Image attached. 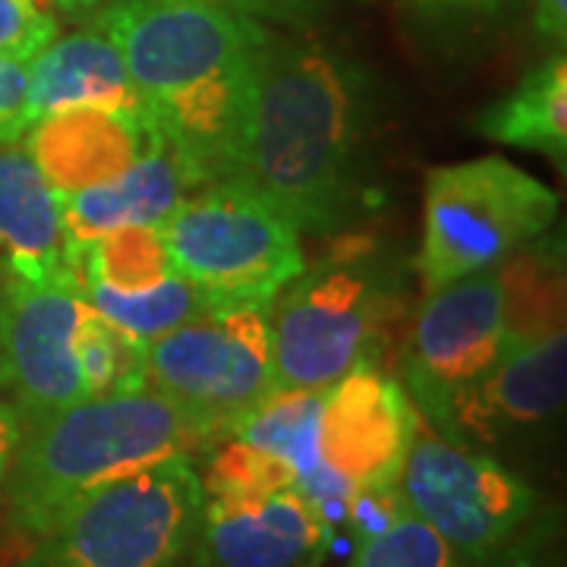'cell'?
<instances>
[{
  "label": "cell",
  "instance_id": "12",
  "mask_svg": "<svg viewBox=\"0 0 567 567\" xmlns=\"http://www.w3.org/2000/svg\"><path fill=\"white\" fill-rule=\"evenodd\" d=\"M420 413L379 365H357L322 391L319 461L353 492L398 488Z\"/></svg>",
  "mask_w": 567,
  "mask_h": 567
},
{
  "label": "cell",
  "instance_id": "28",
  "mask_svg": "<svg viewBox=\"0 0 567 567\" xmlns=\"http://www.w3.org/2000/svg\"><path fill=\"white\" fill-rule=\"evenodd\" d=\"M237 13L256 22H284V25H303L316 17L324 0H224Z\"/></svg>",
  "mask_w": 567,
  "mask_h": 567
},
{
  "label": "cell",
  "instance_id": "6",
  "mask_svg": "<svg viewBox=\"0 0 567 567\" xmlns=\"http://www.w3.org/2000/svg\"><path fill=\"white\" fill-rule=\"evenodd\" d=\"M271 306L275 388L324 391L357 365H379L398 303L379 259L350 246L303 268Z\"/></svg>",
  "mask_w": 567,
  "mask_h": 567
},
{
  "label": "cell",
  "instance_id": "4",
  "mask_svg": "<svg viewBox=\"0 0 567 567\" xmlns=\"http://www.w3.org/2000/svg\"><path fill=\"white\" fill-rule=\"evenodd\" d=\"M162 237L174 271L215 309H271L306 268L300 230L240 181L186 193L164 218Z\"/></svg>",
  "mask_w": 567,
  "mask_h": 567
},
{
  "label": "cell",
  "instance_id": "20",
  "mask_svg": "<svg viewBox=\"0 0 567 567\" xmlns=\"http://www.w3.org/2000/svg\"><path fill=\"white\" fill-rule=\"evenodd\" d=\"M319 413H322V391L275 388L234 425L230 435L284 461L297 473V486H300L309 473H316L322 466L319 461Z\"/></svg>",
  "mask_w": 567,
  "mask_h": 567
},
{
  "label": "cell",
  "instance_id": "7",
  "mask_svg": "<svg viewBox=\"0 0 567 567\" xmlns=\"http://www.w3.org/2000/svg\"><path fill=\"white\" fill-rule=\"evenodd\" d=\"M203 505L193 454L167 457L85 495L35 536L22 567H177Z\"/></svg>",
  "mask_w": 567,
  "mask_h": 567
},
{
  "label": "cell",
  "instance_id": "23",
  "mask_svg": "<svg viewBox=\"0 0 567 567\" xmlns=\"http://www.w3.org/2000/svg\"><path fill=\"white\" fill-rule=\"evenodd\" d=\"M73 357L80 365L85 398L145 388V344L102 319L89 303L73 334Z\"/></svg>",
  "mask_w": 567,
  "mask_h": 567
},
{
  "label": "cell",
  "instance_id": "21",
  "mask_svg": "<svg viewBox=\"0 0 567 567\" xmlns=\"http://www.w3.org/2000/svg\"><path fill=\"white\" fill-rule=\"evenodd\" d=\"M174 275L162 227L133 224L107 230L80 252V281L114 293H145Z\"/></svg>",
  "mask_w": 567,
  "mask_h": 567
},
{
  "label": "cell",
  "instance_id": "31",
  "mask_svg": "<svg viewBox=\"0 0 567 567\" xmlns=\"http://www.w3.org/2000/svg\"><path fill=\"white\" fill-rule=\"evenodd\" d=\"M423 7H445V10H492L498 0H416Z\"/></svg>",
  "mask_w": 567,
  "mask_h": 567
},
{
  "label": "cell",
  "instance_id": "9",
  "mask_svg": "<svg viewBox=\"0 0 567 567\" xmlns=\"http://www.w3.org/2000/svg\"><path fill=\"white\" fill-rule=\"evenodd\" d=\"M398 492L404 505L442 533L470 561H502L539 517V495L514 470L473 447L425 432L410 445Z\"/></svg>",
  "mask_w": 567,
  "mask_h": 567
},
{
  "label": "cell",
  "instance_id": "13",
  "mask_svg": "<svg viewBox=\"0 0 567 567\" xmlns=\"http://www.w3.org/2000/svg\"><path fill=\"white\" fill-rule=\"evenodd\" d=\"M567 394V334L551 328L533 341L507 344L498 363L454 391L429 420L461 447L498 442L561 413Z\"/></svg>",
  "mask_w": 567,
  "mask_h": 567
},
{
  "label": "cell",
  "instance_id": "1",
  "mask_svg": "<svg viewBox=\"0 0 567 567\" xmlns=\"http://www.w3.org/2000/svg\"><path fill=\"white\" fill-rule=\"evenodd\" d=\"M99 29L193 186L234 181L268 32L224 0H117Z\"/></svg>",
  "mask_w": 567,
  "mask_h": 567
},
{
  "label": "cell",
  "instance_id": "32",
  "mask_svg": "<svg viewBox=\"0 0 567 567\" xmlns=\"http://www.w3.org/2000/svg\"><path fill=\"white\" fill-rule=\"evenodd\" d=\"M51 3H54V10H61L66 17H85V13L99 10L104 0H51Z\"/></svg>",
  "mask_w": 567,
  "mask_h": 567
},
{
  "label": "cell",
  "instance_id": "25",
  "mask_svg": "<svg viewBox=\"0 0 567 567\" xmlns=\"http://www.w3.org/2000/svg\"><path fill=\"white\" fill-rule=\"evenodd\" d=\"M353 567H457V561L442 533L404 505L385 527L363 536Z\"/></svg>",
  "mask_w": 567,
  "mask_h": 567
},
{
  "label": "cell",
  "instance_id": "24",
  "mask_svg": "<svg viewBox=\"0 0 567 567\" xmlns=\"http://www.w3.org/2000/svg\"><path fill=\"white\" fill-rule=\"evenodd\" d=\"M208 451L212 457L199 473L205 498H249L297 488V473L290 466L237 435H227Z\"/></svg>",
  "mask_w": 567,
  "mask_h": 567
},
{
  "label": "cell",
  "instance_id": "8",
  "mask_svg": "<svg viewBox=\"0 0 567 567\" xmlns=\"http://www.w3.org/2000/svg\"><path fill=\"white\" fill-rule=\"evenodd\" d=\"M145 388L181 410L205 451L215 447L275 391L268 309H208L171 328L145 344Z\"/></svg>",
  "mask_w": 567,
  "mask_h": 567
},
{
  "label": "cell",
  "instance_id": "29",
  "mask_svg": "<svg viewBox=\"0 0 567 567\" xmlns=\"http://www.w3.org/2000/svg\"><path fill=\"white\" fill-rule=\"evenodd\" d=\"M22 416L17 406L10 401H0V502H3V492H7V480H10V470L17 461V451L22 442Z\"/></svg>",
  "mask_w": 567,
  "mask_h": 567
},
{
  "label": "cell",
  "instance_id": "17",
  "mask_svg": "<svg viewBox=\"0 0 567 567\" xmlns=\"http://www.w3.org/2000/svg\"><path fill=\"white\" fill-rule=\"evenodd\" d=\"M0 271L3 284L80 275L66 259L61 205L25 148H0Z\"/></svg>",
  "mask_w": 567,
  "mask_h": 567
},
{
  "label": "cell",
  "instance_id": "14",
  "mask_svg": "<svg viewBox=\"0 0 567 567\" xmlns=\"http://www.w3.org/2000/svg\"><path fill=\"white\" fill-rule=\"evenodd\" d=\"M328 527L300 488L205 498L189 548L196 567H316Z\"/></svg>",
  "mask_w": 567,
  "mask_h": 567
},
{
  "label": "cell",
  "instance_id": "22",
  "mask_svg": "<svg viewBox=\"0 0 567 567\" xmlns=\"http://www.w3.org/2000/svg\"><path fill=\"white\" fill-rule=\"evenodd\" d=\"M82 300L92 306L102 319L117 324L130 338H136L142 344H152L155 338L167 334L171 328L189 322L196 316H203L215 306L205 300L203 293L193 284L181 278L177 271L158 287L145 290V293H114L104 290L99 284H82Z\"/></svg>",
  "mask_w": 567,
  "mask_h": 567
},
{
  "label": "cell",
  "instance_id": "19",
  "mask_svg": "<svg viewBox=\"0 0 567 567\" xmlns=\"http://www.w3.org/2000/svg\"><path fill=\"white\" fill-rule=\"evenodd\" d=\"M473 133L511 148L539 152L558 167L567 162V63L551 54L533 66L507 95L488 102L473 117Z\"/></svg>",
  "mask_w": 567,
  "mask_h": 567
},
{
  "label": "cell",
  "instance_id": "18",
  "mask_svg": "<svg viewBox=\"0 0 567 567\" xmlns=\"http://www.w3.org/2000/svg\"><path fill=\"white\" fill-rule=\"evenodd\" d=\"M29 104L32 123L41 114L76 104H99L145 117L121 51L102 29L54 39L35 61H29Z\"/></svg>",
  "mask_w": 567,
  "mask_h": 567
},
{
  "label": "cell",
  "instance_id": "26",
  "mask_svg": "<svg viewBox=\"0 0 567 567\" xmlns=\"http://www.w3.org/2000/svg\"><path fill=\"white\" fill-rule=\"evenodd\" d=\"M58 39L51 0H0V58L29 63Z\"/></svg>",
  "mask_w": 567,
  "mask_h": 567
},
{
  "label": "cell",
  "instance_id": "11",
  "mask_svg": "<svg viewBox=\"0 0 567 567\" xmlns=\"http://www.w3.org/2000/svg\"><path fill=\"white\" fill-rule=\"evenodd\" d=\"M80 275L0 290V388L13 394L22 425L85 401L73 334L80 324Z\"/></svg>",
  "mask_w": 567,
  "mask_h": 567
},
{
  "label": "cell",
  "instance_id": "30",
  "mask_svg": "<svg viewBox=\"0 0 567 567\" xmlns=\"http://www.w3.org/2000/svg\"><path fill=\"white\" fill-rule=\"evenodd\" d=\"M533 25L543 44L561 51L567 39V0H533Z\"/></svg>",
  "mask_w": 567,
  "mask_h": 567
},
{
  "label": "cell",
  "instance_id": "15",
  "mask_svg": "<svg viewBox=\"0 0 567 567\" xmlns=\"http://www.w3.org/2000/svg\"><path fill=\"white\" fill-rule=\"evenodd\" d=\"M158 136L142 114L76 104L41 114L25 130V152L54 193H73L123 174Z\"/></svg>",
  "mask_w": 567,
  "mask_h": 567
},
{
  "label": "cell",
  "instance_id": "5",
  "mask_svg": "<svg viewBox=\"0 0 567 567\" xmlns=\"http://www.w3.org/2000/svg\"><path fill=\"white\" fill-rule=\"evenodd\" d=\"M558 218V196L524 167L486 155L425 174L423 240L416 278L423 293L476 275L536 244Z\"/></svg>",
  "mask_w": 567,
  "mask_h": 567
},
{
  "label": "cell",
  "instance_id": "3",
  "mask_svg": "<svg viewBox=\"0 0 567 567\" xmlns=\"http://www.w3.org/2000/svg\"><path fill=\"white\" fill-rule=\"evenodd\" d=\"M199 447L196 429L152 388L63 406L22 429L3 492L10 524L35 539L85 495Z\"/></svg>",
  "mask_w": 567,
  "mask_h": 567
},
{
  "label": "cell",
  "instance_id": "2",
  "mask_svg": "<svg viewBox=\"0 0 567 567\" xmlns=\"http://www.w3.org/2000/svg\"><path fill=\"white\" fill-rule=\"evenodd\" d=\"M369 117V82L357 63L319 41L268 35L234 181L297 230L331 234L360 205Z\"/></svg>",
  "mask_w": 567,
  "mask_h": 567
},
{
  "label": "cell",
  "instance_id": "16",
  "mask_svg": "<svg viewBox=\"0 0 567 567\" xmlns=\"http://www.w3.org/2000/svg\"><path fill=\"white\" fill-rule=\"evenodd\" d=\"M196 186L183 171L181 158L158 136L117 177L73 193H58L66 259L80 271L82 249L107 230L133 227V224L162 227L164 218Z\"/></svg>",
  "mask_w": 567,
  "mask_h": 567
},
{
  "label": "cell",
  "instance_id": "10",
  "mask_svg": "<svg viewBox=\"0 0 567 567\" xmlns=\"http://www.w3.org/2000/svg\"><path fill=\"white\" fill-rule=\"evenodd\" d=\"M507 350L502 262L425 293L406 334L404 382L416 413L432 416L454 391L476 382Z\"/></svg>",
  "mask_w": 567,
  "mask_h": 567
},
{
  "label": "cell",
  "instance_id": "27",
  "mask_svg": "<svg viewBox=\"0 0 567 567\" xmlns=\"http://www.w3.org/2000/svg\"><path fill=\"white\" fill-rule=\"evenodd\" d=\"M32 126L29 63L0 58V148L13 145Z\"/></svg>",
  "mask_w": 567,
  "mask_h": 567
}]
</instances>
